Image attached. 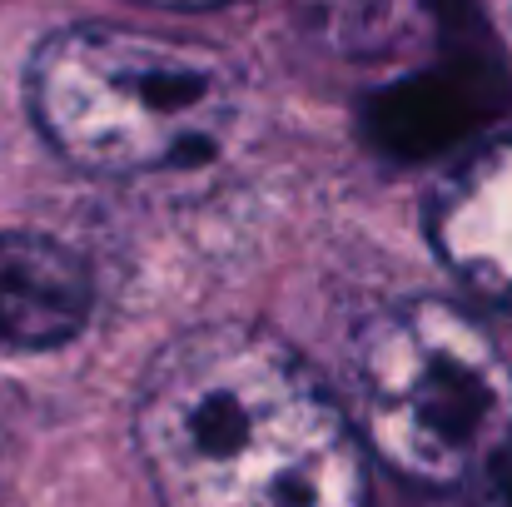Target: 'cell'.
Returning <instances> with one entry per match:
<instances>
[{
  "label": "cell",
  "instance_id": "cell-1",
  "mask_svg": "<svg viewBox=\"0 0 512 507\" xmlns=\"http://www.w3.org/2000/svg\"><path fill=\"white\" fill-rule=\"evenodd\" d=\"M135 448L160 507H373L353 418L254 324H199L150 358Z\"/></svg>",
  "mask_w": 512,
  "mask_h": 507
},
{
  "label": "cell",
  "instance_id": "cell-2",
  "mask_svg": "<svg viewBox=\"0 0 512 507\" xmlns=\"http://www.w3.org/2000/svg\"><path fill=\"white\" fill-rule=\"evenodd\" d=\"M25 90L50 150L110 179L214 150L239 105V75L219 50L125 25L55 30L35 50Z\"/></svg>",
  "mask_w": 512,
  "mask_h": 507
},
{
  "label": "cell",
  "instance_id": "cell-3",
  "mask_svg": "<svg viewBox=\"0 0 512 507\" xmlns=\"http://www.w3.org/2000/svg\"><path fill=\"white\" fill-rule=\"evenodd\" d=\"M353 398L358 438L393 473L458 488L512 423V368L478 319L413 299L363 329Z\"/></svg>",
  "mask_w": 512,
  "mask_h": 507
},
{
  "label": "cell",
  "instance_id": "cell-4",
  "mask_svg": "<svg viewBox=\"0 0 512 507\" xmlns=\"http://www.w3.org/2000/svg\"><path fill=\"white\" fill-rule=\"evenodd\" d=\"M428 229L453 274L483 304L512 314V135L483 145L443 179Z\"/></svg>",
  "mask_w": 512,
  "mask_h": 507
},
{
  "label": "cell",
  "instance_id": "cell-5",
  "mask_svg": "<svg viewBox=\"0 0 512 507\" xmlns=\"http://www.w3.org/2000/svg\"><path fill=\"white\" fill-rule=\"evenodd\" d=\"M90 264L35 229H0V353H45L90 324Z\"/></svg>",
  "mask_w": 512,
  "mask_h": 507
},
{
  "label": "cell",
  "instance_id": "cell-6",
  "mask_svg": "<svg viewBox=\"0 0 512 507\" xmlns=\"http://www.w3.org/2000/svg\"><path fill=\"white\" fill-rule=\"evenodd\" d=\"M324 40L343 55H388L418 25V0H304Z\"/></svg>",
  "mask_w": 512,
  "mask_h": 507
},
{
  "label": "cell",
  "instance_id": "cell-7",
  "mask_svg": "<svg viewBox=\"0 0 512 507\" xmlns=\"http://www.w3.org/2000/svg\"><path fill=\"white\" fill-rule=\"evenodd\" d=\"M458 488H463V507H512V423L468 468V478Z\"/></svg>",
  "mask_w": 512,
  "mask_h": 507
},
{
  "label": "cell",
  "instance_id": "cell-8",
  "mask_svg": "<svg viewBox=\"0 0 512 507\" xmlns=\"http://www.w3.org/2000/svg\"><path fill=\"white\" fill-rule=\"evenodd\" d=\"M155 10H214V5H234V0H140Z\"/></svg>",
  "mask_w": 512,
  "mask_h": 507
}]
</instances>
